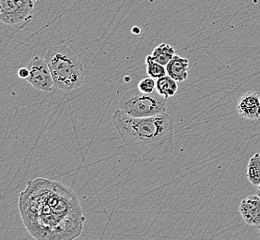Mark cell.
<instances>
[{"instance_id":"9","label":"cell","mask_w":260,"mask_h":240,"mask_svg":"<svg viewBox=\"0 0 260 240\" xmlns=\"http://www.w3.org/2000/svg\"><path fill=\"white\" fill-rule=\"evenodd\" d=\"M189 61L187 58L175 55L166 66L167 75L170 76L177 82H183L188 78Z\"/></svg>"},{"instance_id":"1","label":"cell","mask_w":260,"mask_h":240,"mask_svg":"<svg viewBox=\"0 0 260 240\" xmlns=\"http://www.w3.org/2000/svg\"><path fill=\"white\" fill-rule=\"evenodd\" d=\"M19 207L26 229L35 239H75L84 229L85 216L79 198L69 187L54 180L28 181Z\"/></svg>"},{"instance_id":"14","label":"cell","mask_w":260,"mask_h":240,"mask_svg":"<svg viewBox=\"0 0 260 240\" xmlns=\"http://www.w3.org/2000/svg\"><path fill=\"white\" fill-rule=\"evenodd\" d=\"M138 89L143 92V93H147V94H150L153 93L156 90V81L153 78H145L142 80H140L138 85Z\"/></svg>"},{"instance_id":"3","label":"cell","mask_w":260,"mask_h":240,"mask_svg":"<svg viewBox=\"0 0 260 240\" xmlns=\"http://www.w3.org/2000/svg\"><path fill=\"white\" fill-rule=\"evenodd\" d=\"M45 58L56 88L70 92L83 84L85 78L83 64L68 45H57L50 47L45 52Z\"/></svg>"},{"instance_id":"15","label":"cell","mask_w":260,"mask_h":240,"mask_svg":"<svg viewBox=\"0 0 260 240\" xmlns=\"http://www.w3.org/2000/svg\"><path fill=\"white\" fill-rule=\"evenodd\" d=\"M19 77H20V79H24V80H27V78L29 77V70H28V68H21L19 70Z\"/></svg>"},{"instance_id":"7","label":"cell","mask_w":260,"mask_h":240,"mask_svg":"<svg viewBox=\"0 0 260 240\" xmlns=\"http://www.w3.org/2000/svg\"><path fill=\"white\" fill-rule=\"evenodd\" d=\"M237 112L243 118L255 120L260 118L259 95L250 91L241 96L237 101Z\"/></svg>"},{"instance_id":"2","label":"cell","mask_w":260,"mask_h":240,"mask_svg":"<svg viewBox=\"0 0 260 240\" xmlns=\"http://www.w3.org/2000/svg\"><path fill=\"white\" fill-rule=\"evenodd\" d=\"M112 121L120 136L125 155L138 162L168 159L174 151V119L164 113L150 117H134L115 111Z\"/></svg>"},{"instance_id":"8","label":"cell","mask_w":260,"mask_h":240,"mask_svg":"<svg viewBox=\"0 0 260 240\" xmlns=\"http://www.w3.org/2000/svg\"><path fill=\"white\" fill-rule=\"evenodd\" d=\"M239 212L243 220L247 225H260V196L250 195L243 199L239 206Z\"/></svg>"},{"instance_id":"10","label":"cell","mask_w":260,"mask_h":240,"mask_svg":"<svg viewBox=\"0 0 260 240\" xmlns=\"http://www.w3.org/2000/svg\"><path fill=\"white\" fill-rule=\"evenodd\" d=\"M156 91L166 99H168L176 95L178 91L177 81L169 75L161 77L156 80Z\"/></svg>"},{"instance_id":"17","label":"cell","mask_w":260,"mask_h":240,"mask_svg":"<svg viewBox=\"0 0 260 240\" xmlns=\"http://www.w3.org/2000/svg\"><path fill=\"white\" fill-rule=\"evenodd\" d=\"M257 229H258V235H259L260 237V225L257 226Z\"/></svg>"},{"instance_id":"12","label":"cell","mask_w":260,"mask_h":240,"mask_svg":"<svg viewBox=\"0 0 260 240\" xmlns=\"http://www.w3.org/2000/svg\"><path fill=\"white\" fill-rule=\"evenodd\" d=\"M246 176L251 185L260 186V153H256L251 157L247 165Z\"/></svg>"},{"instance_id":"18","label":"cell","mask_w":260,"mask_h":240,"mask_svg":"<svg viewBox=\"0 0 260 240\" xmlns=\"http://www.w3.org/2000/svg\"><path fill=\"white\" fill-rule=\"evenodd\" d=\"M26 1H32V2H36V0H26Z\"/></svg>"},{"instance_id":"19","label":"cell","mask_w":260,"mask_h":240,"mask_svg":"<svg viewBox=\"0 0 260 240\" xmlns=\"http://www.w3.org/2000/svg\"><path fill=\"white\" fill-rule=\"evenodd\" d=\"M256 194H257V195L258 196H260V190H258V191H257V193H256Z\"/></svg>"},{"instance_id":"16","label":"cell","mask_w":260,"mask_h":240,"mask_svg":"<svg viewBox=\"0 0 260 240\" xmlns=\"http://www.w3.org/2000/svg\"><path fill=\"white\" fill-rule=\"evenodd\" d=\"M132 32H133L135 35H139V34H140V30L138 28V27H135V28H133V29H132Z\"/></svg>"},{"instance_id":"4","label":"cell","mask_w":260,"mask_h":240,"mask_svg":"<svg viewBox=\"0 0 260 240\" xmlns=\"http://www.w3.org/2000/svg\"><path fill=\"white\" fill-rule=\"evenodd\" d=\"M167 99L157 91L147 94L139 89L125 93L119 103L120 110L134 117H150L166 113Z\"/></svg>"},{"instance_id":"13","label":"cell","mask_w":260,"mask_h":240,"mask_svg":"<svg viewBox=\"0 0 260 240\" xmlns=\"http://www.w3.org/2000/svg\"><path fill=\"white\" fill-rule=\"evenodd\" d=\"M146 65H147V73L148 75L153 79H160L167 74L165 66L158 63L152 55H147L146 57Z\"/></svg>"},{"instance_id":"11","label":"cell","mask_w":260,"mask_h":240,"mask_svg":"<svg viewBox=\"0 0 260 240\" xmlns=\"http://www.w3.org/2000/svg\"><path fill=\"white\" fill-rule=\"evenodd\" d=\"M175 54V48L168 44H160L154 48L152 52V57L161 65L167 66L171 60L174 58Z\"/></svg>"},{"instance_id":"20","label":"cell","mask_w":260,"mask_h":240,"mask_svg":"<svg viewBox=\"0 0 260 240\" xmlns=\"http://www.w3.org/2000/svg\"><path fill=\"white\" fill-rule=\"evenodd\" d=\"M258 190H260V186H258Z\"/></svg>"},{"instance_id":"5","label":"cell","mask_w":260,"mask_h":240,"mask_svg":"<svg viewBox=\"0 0 260 240\" xmlns=\"http://www.w3.org/2000/svg\"><path fill=\"white\" fill-rule=\"evenodd\" d=\"M35 2L26 0H0V20L8 25L22 29L31 20Z\"/></svg>"},{"instance_id":"6","label":"cell","mask_w":260,"mask_h":240,"mask_svg":"<svg viewBox=\"0 0 260 240\" xmlns=\"http://www.w3.org/2000/svg\"><path fill=\"white\" fill-rule=\"evenodd\" d=\"M27 68L29 70V77L26 80L35 89L44 93H51L56 88L45 58L35 55L29 61Z\"/></svg>"}]
</instances>
